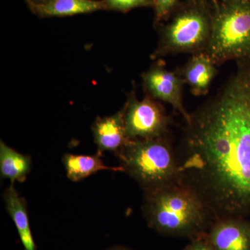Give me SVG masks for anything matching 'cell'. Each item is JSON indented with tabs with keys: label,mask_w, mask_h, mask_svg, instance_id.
<instances>
[{
	"label": "cell",
	"mask_w": 250,
	"mask_h": 250,
	"mask_svg": "<svg viewBox=\"0 0 250 250\" xmlns=\"http://www.w3.org/2000/svg\"><path fill=\"white\" fill-rule=\"evenodd\" d=\"M190 113L178 158L180 181L215 220L250 210V59Z\"/></svg>",
	"instance_id": "cell-1"
},
{
	"label": "cell",
	"mask_w": 250,
	"mask_h": 250,
	"mask_svg": "<svg viewBox=\"0 0 250 250\" xmlns=\"http://www.w3.org/2000/svg\"><path fill=\"white\" fill-rule=\"evenodd\" d=\"M143 210L151 228L175 236L200 232L215 219L198 195L181 181L145 191Z\"/></svg>",
	"instance_id": "cell-2"
},
{
	"label": "cell",
	"mask_w": 250,
	"mask_h": 250,
	"mask_svg": "<svg viewBox=\"0 0 250 250\" xmlns=\"http://www.w3.org/2000/svg\"><path fill=\"white\" fill-rule=\"evenodd\" d=\"M123 172L136 180L144 191L180 181L177 152L167 136L129 140L115 152Z\"/></svg>",
	"instance_id": "cell-3"
},
{
	"label": "cell",
	"mask_w": 250,
	"mask_h": 250,
	"mask_svg": "<svg viewBox=\"0 0 250 250\" xmlns=\"http://www.w3.org/2000/svg\"><path fill=\"white\" fill-rule=\"evenodd\" d=\"M212 1L211 33L205 54L218 66L250 59V1Z\"/></svg>",
	"instance_id": "cell-4"
},
{
	"label": "cell",
	"mask_w": 250,
	"mask_h": 250,
	"mask_svg": "<svg viewBox=\"0 0 250 250\" xmlns=\"http://www.w3.org/2000/svg\"><path fill=\"white\" fill-rule=\"evenodd\" d=\"M207 1L191 0L174 13L170 22L160 28L152 59L179 54L205 53L212 26V9L207 7Z\"/></svg>",
	"instance_id": "cell-5"
},
{
	"label": "cell",
	"mask_w": 250,
	"mask_h": 250,
	"mask_svg": "<svg viewBox=\"0 0 250 250\" xmlns=\"http://www.w3.org/2000/svg\"><path fill=\"white\" fill-rule=\"evenodd\" d=\"M123 108L128 139H154L168 134L170 117L162 104L149 95L139 100L131 93Z\"/></svg>",
	"instance_id": "cell-6"
},
{
	"label": "cell",
	"mask_w": 250,
	"mask_h": 250,
	"mask_svg": "<svg viewBox=\"0 0 250 250\" xmlns=\"http://www.w3.org/2000/svg\"><path fill=\"white\" fill-rule=\"evenodd\" d=\"M159 62L143 74V85L147 95L156 100L169 104L179 112L186 122L190 119V113L184 106L183 90L186 84L178 70H169L165 62Z\"/></svg>",
	"instance_id": "cell-7"
},
{
	"label": "cell",
	"mask_w": 250,
	"mask_h": 250,
	"mask_svg": "<svg viewBox=\"0 0 250 250\" xmlns=\"http://www.w3.org/2000/svg\"><path fill=\"white\" fill-rule=\"evenodd\" d=\"M209 234L214 250H250V229L240 218L216 220Z\"/></svg>",
	"instance_id": "cell-8"
},
{
	"label": "cell",
	"mask_w": 250,
	"mask_h": 250,
	"mask_svg": "<svg viewBox=\"0 0 250 250\" xmlns=\"http://www.w3.org/2000/svg\"><path fill=\"white\" fill-rule=\"evenodd\" d=\"M186 84L195 96L207 95L218 74V65L205 53L192 55L182 67L177 69Z\"/></svg>",
	"instance_id": "cell-9"
},
{
	"label": "cell",
	"mask_w": 250,
	"mask_h": 250,
	"mask_svg": "<svg viewBox=\"0 0 250 250\" xmlns=\"http://www.w3.org/2000/svg\"><path fill=\"white\" fill-rule=\"evenodd\" d=\"M92 131L99 153L116 152L129 141L125 129L124 108L113 116L99 117L94 123Z\"/></svg>",
	"instance_id": "cell-10"
},
{
	"label": "cell",
	"mask_w": 250,
	"mask_h": 250,
	"mask_svg": "<svg viewBox=\"0 0 250 250\" xmlns=\"http://www.w3.org/2000/svg\"><path fill=\"white\" fill-rule=\"evenodd\" d=\"M29 6L36 14L45 17H65L108 9L104 0H52L45 4L31 2Z\"/></svg>",
	"instance_id": "cell-11"
},
{
	"label": "cell",
	"mask_w": 250,
	"mask_h": 250,
	"mask_svg": "<svg viewBox=\"0 0 250 250\" xmlns=\"http://www.w3.org/2000/svg\"><path fill=\"white\" fill-rule=\"evenodd\" d=\"M6 210L14 220L24 250H36L31 233L26 200L18 194L14 184H11L3 194Z\"/></svg>",
	"instance_id": "cell-12"
},
{
	"label": "cell",
	"mask_w": 250,
	"mask_h": 250,
	"mask_svg": "<svg viewBox=\"0 0 250 250\" xmlns=\"http://www.w3.org/2000/svg\"><path fill=\"white\" fill-rule=\"evenodd\" d=\"M102 154L95 155H78L66 154L62 156V163L67 178L72 182H79L101 170L123 172L121 167H110L105 165L101 159Z\"/></svg>",
	"instance_id": "cell-13"
},
{
	"label": "cell",
	"mask_w": 250,
	"mask_h": 250,
	"mask_svg": "<svg viewBox=\"0 0 250 250\" xmlns=\"http://www.w3.org/2000/svg\"><path fill=\"white\" fill-rule=\"evenodd\" d=\"M31 168V158L0 142V172L1 177L9 179L11 184L24 182Z\"/></svg>",
	"instance_id": "cell-14"
},
{
	"label": "cell",
	"mask_w": 250,
	"mask_h": 250,
	"mask_svg": "<svg viewBox=\"0 0 250 250\" xmlns=\"http://www.w3.org/2000/svg\"><path fill=\"white\" fill-rule=\"evenodd\" d=\"M108 9L127 11L139 7L154 6L153 0H104Z\"/></svg>",
	"instance_id": "cell-15"
},
{
	"label": "cell",
	"mask_w": 250,
	"mask_h": 250,
	"mask_svg": "<svg viewBox=\"0 0 250 250\" xmlns=\"http://www.w3.org/2000/svg\"><path fill=\"white\" fill-rule=\"evenodd\" d=\"M155 11V22L167 19L175 11L179 0H153Z\"/></svg>",
	"instance_id": "cell-16"
},
{
	"label": "cell",
	"mask_w": 250,
	"mask_h": 250,
	"mask_svg": "<svg viewBox=\"0 0 250 250\" xmlns=\"http://www.w3.org/2000/svg\"><path fill=\"white\" fill-rule=\"evenodd\" d=\"M185 250H214L210 243L198 241L194 242L190 245Z\"/></svg>",
	"instance_id": "cell-17"
},
{
	"label": "cell",
	"mask_w": 250,
	"mask_h": 250,
	"mask_svg": "<svg viewBox=\"0 0 250 250\" xmlns=\"http://www.w3.org/2000/svg\"><path fill=\"white\" fill-rule=\"evenodd\" d=\"M52 0H31V3H35V4H45V3L49 2Z\"/></svg>",
	"instance_id": "cell-18"
},
{
	"label": "cell",
	"mask_w": 250,
	"mask_h": 250,
	"mask_svg": "<svg viewBox=\"0 0 250 250\" xmlns=\"http://www.w3.org/2000/svg\"><path fill=\"white\" fill-rule=\"evenodd\" d=\"M26 1H27L28 4H30V3H31V0H26Z\"/></svg>",
	"instance_id": "cell-19"
},
{
	"label": "cell",
	"mask_w": 250,
	"mask_h": 250,
	"mask_svg": "<svg viewBox=\"0 0 250 250\" xmlns=\"http://www.w3.org/2000/svg\"></svg>",
	"instance_id": "cell-20"
},
{
	"label": "cell",
	"mask_w": 250,
	"mask_h": 250,
	"mask_svg": "<svg viewBox=\"0 0 250 250\" xmlns=\"http://www.w3.org/2000/svg\"><path fill=\"white\" fill-rule=\"evenodd\" d=\"M248 1H250V0H248Z\"/></svg>",
	"instance_id": "cell-21"
}]
</instances>
